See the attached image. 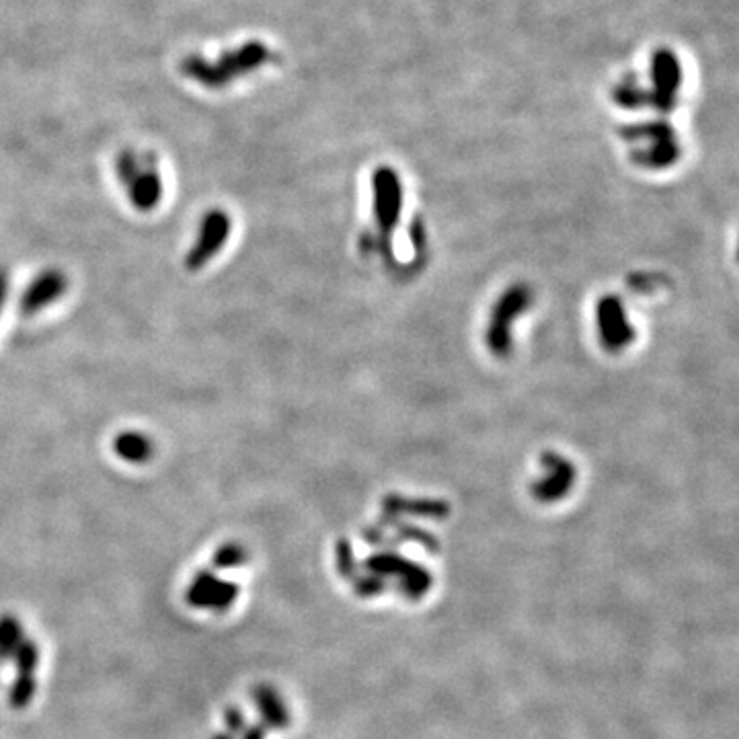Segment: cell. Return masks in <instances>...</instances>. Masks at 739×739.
I'll return each instance as SVG.
<instances>
[{
	"label": "cell",
	"instance_id": "cell-17",
	"mask_svg": "<svg viewBox=\"0 0 739 739\" xmlns=\"http://www.w3.org/2000/svg\"><path fill=\"white\" fill-rule=\"evenodd\" d=\"M737 259H739V245H737Z\"/></svg>",
	"mask_w": 739,
	"mask_h": 739
},
{
	"label": "cell",
	"instance_id": "cell-15",
	"mask_svg": "<svg viewBox=\"0 0 739 739\" xmlns=\"http://www.w3.org/2000/svg\"><path fill=\"white\" fill-rule=\"evenodd\" d=\"M7 296H9V274L3 267H0V310H3L7 302Z\"/></svg>",
	"mask_w": 739,
	"mask_h": 739
},
{
	"label": "cell",
	"instance_id": "cell-9",
	"mask_svg": "<svg viewBox=\"0 0 739 739\" xmlns=\"http://www.w3.org/2000/svg\"><path fill=\"white\" fill-rule=\"evenodd\" d=\"M113 450L130 464H144L154 456V444L140 432H124L113 440Z\"/></svg>",
	"mask_w": 739,
	"mask_h": 739
},
{
	"label": "cell",
	"instance_id": "cell-2",
	"mask_svg": "<svg viewBox=\"0 0 739 739\" xmlns=\"http://www.w3.org/2000/svg\"><path fill=\"white\" fill-rule=\"evenodd\" d=\"M115 173L128 191L138 212H150L163 200V179L154 157L140 159L132 150H122L115 159Z\"/></svg>",
	"mask_w": 739,
	"mask_h": 739
},
{
	"label": "cell",
	"instance_id": "cell-5",
	"mask_svg": "<svg viewBox=\"0 0 739 739\" xmlns=\"http://www.w3.org/2000/svg\"><path fill=\"white\" fill-rule=\"evenodd\" d=\"M651 79H653V93H649V103H653L659 111H670L676 105V95L680 89L682 72L678 58L661 48L653 54V66H651Z\"/></svg>",
	"mask_w": 739,
	"mask_h": 739
},
{
	"label": "cell",
	"instance_id": "cell-10",
	"mask_svg": "<svg viewBox=\"0 0 739 739\" xmlns=\"http://www.w3.org/2000/svg\"><path fill=\"white\" fill-rule=\"evenodd\" d=\"M257 700H259V709H261V713H263V717L267 719L269 725H274V727H288V723H290L288 711H286L284 703H282L280 696L274 690L261 688L257 692Z\"/></svg>",
	"mask_w": 739,
	"mask_h": 739
},
{
	"label": "cell",
	"instance_id": "cell-1",
	"mask_svg": "<svg viewBox=\"0 0 739 739\" xmlns=\"http://www.w3.org/2000/svg\"><path fill=\"white\" fill-rule=\"evenodd\" d=\"M271 60V52L263 42H247L235 50L224 52L218 60H206L204 56H187L179 70L189 81L198 83L206 89H224L235 83L241 76H247L259 70L263 64Z\"/></svg>",
	"mask_w": 739,
	"mask_h": 739
},
{
	"label": "cell",
	"instance_id": "cell-14",
	"mask_svg": "<svg viewBox=\"0 0 739 739\" xmlns=\"http://www.w3.org/2000/svg\"><path fill=\"white\" fill-rule=\"evenodd\" d=\"M339 569L343 573V577H354V559H352V551H349L347 544H341L339 547Z\"/></svg>",
	"mask_w": 739,
	"mask_h": 739
},
{
	"label": "cell",
	"instance_id": "cell-3",
	"mask_svg": "<svg viewBox=\"0 0 739 739\" xmlns=\"http://www.w3.org/2000/svg\"><path fill=\"white\" fill-rule=\"evenodd\" d=\"M622 136L635 140V138H651L653 144L649 150H639L633 154V159L643 167L653 169H664L678 161L680 148L676 142L674 130L664 122H653L643 126H631L622 130Z\"/></svg>",
	"mask_w": 739,
	"mask_h": 739
},
{
	"label": "cell",
	"instance_id": "cell-12",
	"mask_svg": "<svg viewBox=\"0 0 739 739\" xmlns=\"http://www.w3.org/2000/svg\"><path fill=\"white\" fill-rule=\"evenodd\" d=\"M384 590V581L378 577H364L356 581V592L360 596H374Z\"/></svg>",
	"mask_w": 739,
	"mask_h": 739
},
{
	"label": "cell",
	"instance_id": "cell-11",
	"mask_svg": "<svg viewBox=\"0 0 739 739\" xmlns=\"http://www.w3.org/2000/svg\"><path fill=\"white\" fill-rule=\"evenodd\" d=\"M614 101L622 107L635 109V107H643L649 103V93L643 91L633 79H629V81H622L614 89Z\"/></svg>",
	"mask_w": 739,
	"mask_h": 739
},
{
	"label": "cell",
	"instance_id": "cell-4",
	"mask_svg": "<svg viewBox=\"0 0 739 739\" xmlns=\"http://www.w3.org/2000/svg\"><path fill=\"white\" fill-rule=\"evenodd\" d=\"M228 235H230V218L226 216V212L210 210L200 224L196 243L191 245L185 257L187 269L191 271L202 269L214 255H218Z\"/></svg>",
	"mask_w": 739,
	"mask_h": 739
},
{
	"label": "cell",
	"instance_id": "cell-7",
	"mask_svg": "<svg viewBox=\"0 0 739 739\" xmlns=\"http://www.w3.org/2000/svg\"><path fill=\"white\" fill-rule=\"evenodd\" d=\"M66 288L68 280L58 269H46L42 274H37L21 296L23 315H37L42 308L60 300Z\"/></svg>",
	"mask_w": 739,
	"mask_h": 739
},
{
	"label": "cell",
	"instance_id": "cell-13",
	"mask_svg": "<svg viewBox=\"0 0 739 739\" xmlns=\"http://www.w3.org/2000/svg\"><path fill=\"white\" fill-rule=\"evenodd\" d=\"M216 563L220 567H232V565H239L243 563V551L239 547H226L218 553L216 557Z\"/></svg>",
	"mask_w": 739,
	"mask_h": 739
},
{
	"label": "cell",
	"instance_id": "cell-6",
	"mask_svg": "<svg viewBox=\"0 0 739 739\" xmlns=\"http://www.w3.org/2000/svg\"><path fill=\"white\" fill-rule=\"evenodd\" d=\"M368 567L378 575H397L401 579V590L413 600L421 598L432 586L430 573L423 571L421 567L413 563H407L401 557H393V555L372 557L368 561Z\"/></svg>",
	"mask_w": 739,
	"mask_h": 739
},
{
	"label": "cell",
	"instance_id": "cell-8",
	"mask_svg": "<svg viewBox=\"0 0 739 739\" xmlns=\"http://www.w3.org/2000/svg\"><path fill=\"white\" fill-rule=\"evenodd\" d=\"M602 327L610 347H622L633 339V329L627 325L622 306L616 300H606L602 306Z\"/></svg>",
	"mask_w": 739,
	"mask_h": 739
},
{
	"label": "cell",
	"instance_id": "cell-16",
	"mask_svg": "<svg viewBox=\"0 0 739 739\" xmlns=\"http://www.w3.org/2000/svg\"><path fill=\"white\" fill-rule=\"evenodd\" d=\"M245 739H263V733H261V729H251Z\"/></svg>",
	"mask_w": 739,
	"mask_h": 739
}]
</instances>
